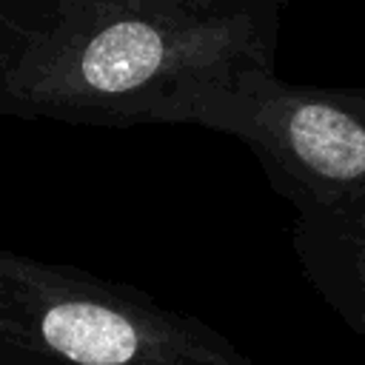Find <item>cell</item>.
Here are the masks:
<instances>
[{
  "label": "cell",
  "instance_id": "obj_1",
  "mask_svg": "<svg viewBox=\"0 0 365 365\" xmlns=\"http://www.w3.org/2000/svg\"><path fill=\"white\" fill-rule=\"evenodd\" d=\"M282 0H80L0 54V117L163 125L205 86L274 68Z\"/></svg>",
  "mask_w": 365,
  "mask_h": 365
},
{
  "label": "cell",
  "instance_id": "obj_2",
  "mask_svg": "<svg viewBox=\"0 0 365 365\" xmlns=\"http://www.w3.org/2000/svg\"><path fill=\"white\" fill-rule=\"evenodd\" d=\"M0 348L43 365H257L200 317L14 248H0Z\"/></svg>",
  "mask_w": 365,
  "mask_h": 365
},
{
  "label": "cell",
  "instance_id": "obj_3",
  "mask_svg": "<svg viewBox=\"0 0 365 365\" xmlns=\"http://www.w3.org/2000/svg\"><path fill=\"white\" fill-rule=\"evenodd\" d=\"M163 125L237 137L297 214L365 205V88L288 83L274 68H251L185 94Z\"/></svg>",
  "mask_w": 365,
  "mask_h": 365
},
{
  "label": "cell",
  "instance_id": "obj_4",
  "mask_svg": "<svg viewBox=\"0 0 365 365\" xmlns=\"http://www.w3.org/2000/svg\"><path fill=\"white\" fill-rule=\"evenodd\" d=\"M291 248L305 282L365 342V205L297 214Z\"/></svg>",
  "mask_w": 365,
  "mask_h": 365
},
{
  "label": "cell",
  "instance_id": "obj_5",
  "mask_svg": "<svg viewBox=\"0 0 365 365\" xmlns=\"http://www.w3.org/2000/svg\"><path fill=\"white\" fill-rule=\"evenodd\" d=\"M26 6H29V11L34 14V29L40 26V23H46L48 17H54L57 11H63V9H68V6H74V3H80V0H23Z\"/></svg>",
  "mask_w": 365,
  "mask_h": 365
},
{
  "label": "cell",
  "instance_id": "obj_6",
  "mask_svg": "<svg viewBox=\"0 0 365 365\" xmlns=\"http://www.w3.org/2000/svg\"><path fill=\"white\" fill-rule=\"evenodd\" d=\"M0 365H43V362H37L34 356H29V354H20V351H11V348H0Z\"/></svg>",
  "mask_w": 365,
  "mask_h": 365
}]
</instances>
